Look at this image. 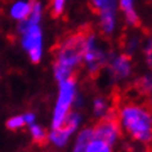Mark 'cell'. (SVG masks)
<instances>
[{"label":"cell","instance_id":"obj_1","mask_svg":"<svg viewBox=\"0 0 152 152\" xmlns=\"http://www.w3.org/2000/svg\"><path fill=\"white\" fill-rule=\"evenodd\" d=\"M85 36L84 34H75L61 43L53 66L54 77L58 83L74 77L75 70L83 63Z\"/></svg>","mask_w":152,"mask_h":152},{"label":"cell","instance_id":"obj_2","mask_svg":"<svg viewBox=\"0 0 152 152\" xmlns=\"http://www.w3.org/2000/svg\"><path fill=\"white\" fill-rule=\"evenodd\" d=\"M119 124L132 138L140 143L152 140V112L142 104L126 103L119 111Z\"/></svg>","mask_w":152,"mask_h":152},{"label":"cell","instance_id":"obj_3","mask_svg":"<svg viewBox=\"0 0 152 152\" xmlns=\"http://www.w3.org/2000/svg\"><path fill=\"white\" fill-rule=\"evenodd\" d=\"M58 84V96H57L52 116V129L61 128L64 124V120L71 112V107L74 106L76 96H77V86H76V81L74 77L59 81Z\"/></svg>","mask_w":152,"mask_h":152},{"label":"cell","instance_id":"obj_4","mask_svg":"<svg viewBox=\"0 0 152 152\" xmlns=\"http://www.w3.org/2000/svg\"><path fill=\"white\" fill-rule=\"evenodd\" d=\"M21 45L34 63H39L44 54V35L40 23L20 22Z\"/></svg>","mask_w":152,"mask_h":152},{"label":"cell","instance_id":"obj_5","mask_svg":"<svg viewBox=\"0 0 152 152\" xmlns=\"http://www.w3.org/2000/svg\"><path fill=\"white\" fill-rule=\"evenodd\" d=\"M108 56L106 50L99 45L96 35H86L84 53H83V63L90 74H97L101 68L107 64Z\"/></svg>","mask_w":152,"mask_h":152},{"label":"cell","instance_id":"obj_6","mask_svg":"<svg viewBox=\"0 0 152 152\" xmlns=\"http://www.w3.org/2000/svg\"><path fill=\"white\" fill-rule=\"evenodd\" d=\"M93 133L94 138L102 139L106 143L113 146L121 137V126L116 119L106 116L97 124V126L93 129Z\"/></svg>","mask_w":152,"mask_h":152},{"label":"cell","instance_id":"obj_7","mask_svg":"<svg viewBox=\"0 0 152 152\" xmlns=\"http://www.w3.org/2000/svg\"><path fill=\"white\" fill-rule=\"evenodd\" d=\"M107 64L113 80H125L132 75V59L126 54H115L111 58H108Z\"/></svg>","mask_w":152,"mask_h":152},{"label":"cell","instance_id":"obj_8","mask_svg":"<svg viewBox=\"0 0 152 152\" xmlns=\"http://www.w3.org/2000/svg\"><path fill=\"white\" fill-rule=\"evenodd\" d=\"M99 13L101 31L104 35H112L117 25V9H106Z\"/></svg>","mask_w":152,"mask_h":152},{"label":"cell","instance_id":"obj_9","mask_svg":"<svg viewBox=\"0 0 152 152\" xmlns=\"http://www.w3.org/2000/svg\"><path fill=\"white\" fill-rule=\"evenodd\" d=\"M32 3L34 1H30V0H17V1H14L9 9L10 17L18 22L26 21L28 18L30 13H31Z\"/></svg>","mask_w":152,"mask_h":152},{"label":"cell","instance_id":"obj_10","mask_svg":"<svg viewBox=\"0 0 152 152\" xmlns=\"http://www.w3.org/2000/svg\"><path fill=\"white\" fill-rule=\"evenodd\" d=\"M135 0H117V8L124 12L125 21L129 26H138L139 17L135 10Z\"/></svg>","mask_w":152,"mask_h":152},{"label":"cell","instance_id":"obj_11","mask_svg":"<svg viewBox=\"0 0 152 152\" xmlns=\"http://www.w3.org/2000/svg\"><path fill=\"white\" fill-rule=\"evenodd\" d=\"M74 134V132L70 130L67 126H61V128H57V129H52V132L47 135L48 140L52 144H54L57 147H64L66 144L68 143L71 135Z\"/></svg>","mask_w":152,"mask_h":152},{"label":"cell","instance_id":"obj_12","mask_svg":"<svg viewBox=\"0 0 152 152\" xmlns=\"http://www.w3.org/2000/svg\"><path fill=\"white\" fill-rule=\"evenodd\" d=\"M94 138V133L92 128H85L81 129L79 132L77 137L75 139L74 144V151L72 152H85V148L88 146V143Z\"/></svg>","mask_w":152,"mask_h":152},{"label":"cell","instance_id":"obj_13","mask_svg":"<svg viewBox=\"0 0 152 152\" xmlns=\"http://www.w3.org/2000/svg\"><path fill=\"white\" fill-rule=\"evenodd\" d=\"M85 152H112V146L102 139L93 138L86 146Z\"/></svg>","mask_w":152,"mask_h":152},{"label":"cell","instance_id":"obj_14","mask_svg":"<svg viewBox=\"0 0 152 152\" xmlns=\"http://www.w3.org/2000/svg\"><path fill=\"white\" fill-rule=\"evenodd\" d=\"M93 111L94 115L103 119V117L108 116V111H110V106L107 99H104L103 97H98L94 99L93 102Z\"/></svg>","mask_w":152,"mask_h":152},{"label":"cell","instance_id":"obj_15","mask_svg":"<svg viewBox=\"0 0 152 152\" xmlns=\"http://www.w3.org/2000/svg\"><path fill=\"white\" fill-rule=\"evenodd\" d=\"M30 128V134H31L32 139L35 140V142H39V143H43L45 139H47V132H45V129L41 126V125L34 123L31 125H28Z\"/></svg>","mask_w":152,"mask_h":152},{"label":"cell","instance_id":"obj_16","mask_svg":"<svg viewBox=\"0 0 152 152\" xmlns=\"http://www.w3.org/2000/svg\"><path fill=\"white\" fill-rule=\"evenodd\" d=\"M41 18H43V5H41V3H39V1H34L31 13H30V16L26 21L31 22V23H40Z\"/></svg>","mask_w":152,"mask_h":152},{"label":"cell","instance_id":"obj_17","mask_svg":"<svg viewBox=\"0 0 152 152\" xmlns=\"http://www.w3.org/2000/svg\"><path fill=\"white\" fill-rule=\"evenodd\" d=\"M81 123V116H80V113H77V112H70L67 115L66 117V120H64V126H67L70 130L72 132H76L77 130V128H79V125H80ZM62 125V126H63Z\"/></svg>","mask_w":152,"mask_h":152},{"label":"cell","instance_id":"obj_18","mask_svg":"<svg viewBox=\"0 0 152 152\" xmlns=\"http://www.w3.org/2000/svg\"><path fill=\"white\" fill-rule=\"evenodd\" d=\"M23 126H26L23 115L12 116L10 119H8V121H7V128H8L9 130H18V129H21Z\"/></svg>","mask_w":152,"mask_h":152},{"label":"cell","instance_id":"obj_19","mask_svg":"<svg viewBox=\"0 0 152 152\" xmlns=\"http://www.w3.org/2000/svg\"><path fill=\"white\" fill-rule=\"evenodd\" d=\"M64 7H66V0H52L50 3V10L54 17H58L63 13Z\"/></svg>","mask_w":152,"mask_h":152},{"label":"cell","instance_id":"obj_20","mask_svg":"<svg viewBox=\"0 0 152 152\" xmlns=\"http://www.w3.org/2000/svg\"><path fill=\"white\" fill-rule=\"evenodd\" d=\"M139 86L143 93H151L152 94V74L144 75L139 80Z\"/></svg>","mask_w":152,"mask_h":152},{"label":"cell","instance_id":"obj_21","mask_svg":"<svg viewBox=\"0 0 152 152\" xmlns=\"http://www.w3.org/2000/svg\"><path fill=\"white\" fill-rule=\"evenodd\" d=\"M144 58L150 67H152V39H148L144 45Z\"/></svg>","mask_w":152,"mask_h":152},{"label":"cell","instance_id":"obj_22","mask_svg":"<svg viewBox=\"0 0 152 152\" xmlns=\"http://www.w3.org/2000/svg\"><path fill=\"white\" fill-rule=\"evenodd\" d=\"M139 48V40L137 37H133V39H129L128 44H126V49L129 53H134L137 49Z\"/></svg>","mask_w":152,"mask_h":152},{"label":"cell","instance_id":"obj_23","mask_svg":"<svg viewBox=\"0 0 152 152\" xmlns=\"http://www.w3.org/2000/svg\"><path fill=\"white\" fill-rule=\"evenodd\" d=\"M23 117H25V123H26V125H31V124H34V123H36V116H35V113L34 112H26L25 115H23Z\"/></svg>","mask_w":152,"mask_h":152},{"label":"cell","instance_id":"obj_24","mask_svg":"<svg viewBox=\"0 0 152 152\" xmlns=\"http://www.w3.org/2000/svg\"><path fill=\"white\" fill-rule=\"evenodd\" d=\"M30 1H36V0H30Z\"/></svg>","mask_w":152,"mask_h":152},{"label":"cell","instance_id":"obj_25","mask_svg":"<svg viewBox=\"0 0 152 152\" xmlns=\"http://www.w3.org/2000/svg\"><path fill=\"white\" fill-rule=\"evenodd\" d=\"M151 1H152V0H151Z\"/></svg>","mask_w":152,"mask_h":152}]
</instances>
